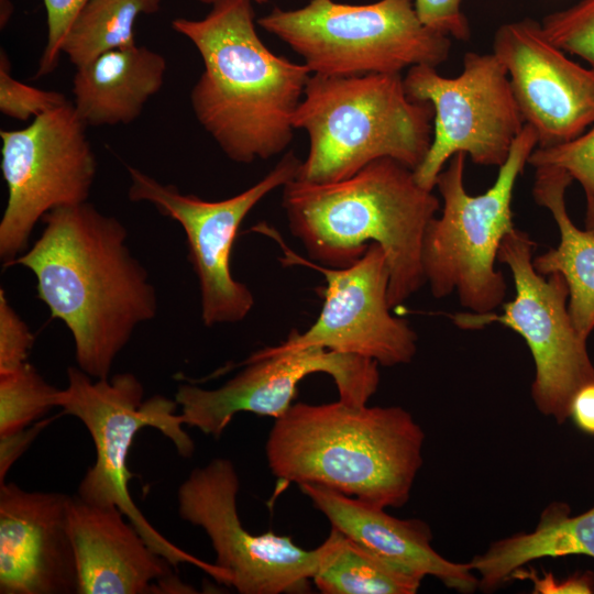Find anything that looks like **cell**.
I'll use <instances>...</instances> for the list:
<instances>
[{"label":"cell","instance_id":"obj_1","mask_svg":"<svg viewBox=\"0 0 594 594\" xmlns=\"http://www.w3.org/2000/svg\"><path fill=\"white\" fill-rule=\"evenodd\" d=\"M42 221L40 238L11 266L34 274L38 299L72 333L78 367L109 377L136 327L156 316L155 288L116 217L86 201L53 209Z\"/></svg>","mask_w":594,"mask_h":594},{"label":"cell","instance_id":"obj_2","mask_svg":"<svg viewBox=\"0 0 594 594\" xmlns=\"http://www.w3.org/2000/svg\"><path fill=\"white\" fill-rule=\"evenodd\" d=\"M252 0H218L199 20L172 28L190 41L204 70L190 91L197 121L233 162L250 164L284 152L311 76L305 64L273 53L255 29Z\"/></svg>","mask_w":594,"mask_h":594},{"label":"cell","instance_id":"obj_3","mask_svg":"<svg viewBox=\"0 0 594 594\" xmlns=\"http://www.w3.org/2000/svg\"><path fill=\"white\" fill-rule=\"evenodd\" d=\"M282 205L290 232L320 265L345 267L378 244L387 258L392 308L426 284L424 239L440 202L402 163L380 158L336 183L295 178L283 187Z\"/></svg>","mask_w":594,"mask_h":594},{"label":"cell","instance_id":"obj_4","mask_svg":"<svg viewBox=\"0 0 594 594\" xmlns=\"http://www.w3.org/2000/svg\"><path fill=\"white\" fill-rule=\"evenodd\" d=\"M425 433L399 406L296 403L270 431L268 468L383 508L405 505L422 465Z\"/></svg>","mask_w":594,"mask_h":594},{"label":"cell","instance_id":"obj_5","mask_svg":"<svg viewBox=\"0 0 594 594\" xmlns=\"http://www.w3.org/2000/svg\"><path fill=\"white\" fill-rule=\"evenodd\" d=\"M433 114L429 102L408 97L402 74H311L293 118L309 138L296 178L336 183L385 157L415 170L430 147Z\"/></svg>","mask_w":594,"mask_h":594},{"label":"cell","instance_id":"obj_6","mask_svg":"<svg viewBox=\"0 0 594 594\" xmlns=\"http://www.w3.org/2000/svg\"><path fill=\"white\" fill-rule=\"evenodd\" d=\"M67 380V387L57 394L56 407L84 424L96 449V461L82 477L77 496L90 504L117 506L148 547L174 566L193 564L227 584L229 575L223 569L186 552L158 532L129 492V480L134 474L128 468V457L141 429H157L182 457H191L195 444L183 429V416L176 414L177 402L162 395L143 400V385L131 373L92 378L79 367L70 366Z\"/></svg>","mask_w":594,"mask_h":594},{"label":"cell","instance_id":"obj_7","mask_svg":"<svg viewBox=\"0 0 594 594\" xmlns=\"http://www.w3.org/2000/svg\"><path fill=\"white\" fill-rule=\"evenodd\" d=\"M537 145L535 131L525 124L494 184L480 195L465 189V154H454L440 172L436 187L443 206L428 224L422 246L426 284L435 298L455 292L462 307L475 314L502 306L507 285L495 263L504 237L515 229L516 182Z\"/></svg>","mask_w":594,"mask_h":594},{"label":"cell","instance_id":"obj_8","mask_svg":"<svg viewBox=\"0 0 594 594\" xmlns=\"http://www.w3.org/2000/svg\"><path fill=\"white\" fill-rule=\"evenodd\" d=\"M257 24L301 56L312 74L322 76L438 67L451 51V37L425 25L414 0L366 4L309 0L294 10L275 7Z\"/></svg>","mask_w":594,"mask_h":594},{"label":"cell","instance_id":"obj_9","mask_svg":"<svg viewBox=\"0 0 594 594\" xmlns=\"http://www.w3.org/2000/svg\"><path fill=\"white\" fill-rule=\"evenodd\" d=\"M535 241L522 230L508 232L497 261L513 275L515 296L502 304V314L459 312L451 316L461 329L474 330L498 322L522 337L535 363L531 397L537 409L558 424L569 419L570 403L579 388L594 382L587 345L573 326L569 288L559 273L542 275L532 264Z\"/></svg>","mask_w":594,"mask_h":594},{"label":"cell","instance_id":"obj_10","mask_svg":"<svg viewBox=\"0 0 594 594\" xmlns=\"http://www.w3.org/2000/svg\"><path fill=\"white\" fill-rule=\"evenodd\" d=\"M408 97L433 108L432 141L414 170L417 183L433 190L436 179L457 153L483 166H501L525 121L508 73L492 52H469L457 77H444L431 65H416L403 76Z\"/></svg>","mask_w":594,"mask_h":594},{"label":"cell","instance_id":"obj_11","mask_svg":"<svg viewBox=\"0 0 594 594\" xmlns=\"http://www.w3.org/2000/svg\"><path fill=\"white\" fill-rule=\"evenodd\" d=\"M73 103L1 130L8 200L0 221V258L8 267L29 249L36 223L53 209L88 201L97 161Z\"/></svg>","mask_w":594,"mask_h":594},{"label":"cell","instance_id":"obj_12","mask_svg":"<svg viewBox=\"0 0 594 594\" xmlns=\"http://www.w3.org/2000/svg\"><path fill=\"white\" fill-rule=\"evenodd\" d=\"M301 161L286 153L261 180L240 194L222 200H205L182 194L173 185L128 166L131 201L152 204L163 216L177 221L185 231L188 260L196 273L205 326L242 321L254 306L250 288L237 280L230 255L240 224L270 193L284 187L298 175Z\"/></svg>","mask_w":594,"mask_h":594},{"label":"cell","instance_id":"obj_13","mask_svg":"<svg viewBox=\"0 0 594 594\" xmlns=\"http://www.w3.org/2000/svg\"><path fill=\"white\" fill-rule=\"evenodd\" d=\"M238 472L226 458L194 469L179 485L178 514L211 541L216 564L240 594H304L311 590L319 550H305L288 536L253 535L241 522Z\"/></svg>","mask_w":594,"mask_h":594},{"label":"cell","instance_id":"obj_14","mask_svg":"<svg viewBox=\"0 0 594 594\" xmlns=\"http://www.w3.org/2000/svg\"><path fill=\"white\" fill-rule=\"evenodd\" d=\"M244 365L216 389L179 385L175 400L185 425L219 438L239 413L279 418L293 405L299 383L314 373L330 375L339 399L354 406L366 405L380 384L375 361L321 346L285 351L270 346L254 352Z\"/></svg>","mask_w":594,"mask_h":594},{"label":"cell","instance_id":"obj_15","mask_svg":"<svg viewBox=\"0 0 594 594\" xmlns=\"http://www.w3.org/2000/svg\"><path fill=\"white\" fill-rule=\"evenodd\" d=\"M282 244L285 265H301L324 276L323 304L317 320L302 333L293 331L273 346L285 351L321 346L371 359L383 366L407 364L417 352V334L394 316L388 302L389 270L383 249L372 243L345 267H329L294 253L272 228H255Z\"/></svg>","mask_w":594,"mask_h":594},{"label":"cell","instance_id":"obj_16","mask_svg":"<svg viewBox=\"0 0 594 594\" xmlns=\"http://www.w3.org/2000/svg\"><path fill=\"white\" fill-rule=\"evenodd\" d=\"M493 53L505 66L525 124L539 147L575 139L594 124V68L552 44L530 18L502 24Z\"/></svg>","mask_w":594,"mask_h":594},{"label":"cell","instance_id":"obj_17","mask_svg":"<svg viewBox=\"0 0 594 594\" xmlns=\"http://www.w3.org/2000/svg\"><path fill=\"white\" fill-rule=\"evenodd\" d=\"M72 496L0 484V593H77Z\"/></svg>","mask_w":594,"mask_h":594},{"label":"cell","instance_id":"obj_18","mask_svg":"<svg viewBox=\"0 0 594 594\" xmlns=\"http://www.w3.org/2000/svg\"><path fill=\"white\" fill-rule=\"evenodd\" d=\"M124 514L72 496L68 527L77 564V594L189 593Z\"/></svg>","mask_w":594,"mask_h":594},{"label":"cell","instance_id":"obj_19","mask_svg":"<svg viewBox=\"0 0 594 594\" xmlns=\"http://www.w3.org/2000/svg\"><path fill=\"white\" fill-rule=\"evenodd\" d=\"M298 486L331 527L376 554L422 576H433L459 592L470 593L479 587V578L469 562L449 561L432 548L431 530L422 520L393 517L383 507L321 485Z\"/></svg>","mask_w":594,"mask_h":594},{"label":"cell","instance_id":"obj_20","mask_svg":"<svg viewBox=\"0 0 594 594\" xmlns=\"http://www.w3.org/2000/svg\"><path fill=\"white\" fill-rule=\"evenodd\" d=\"M167 64L145 46L111 50L76 68L73 106L86 125L128 124L164 85Z\"/></svg>","mask_w":594,"mask_h":594},{"label":"cell","instance_id":"obj_21","mask_svg":"<svg viewBox=\"0 0 594 594\" xmlns=\"http://www.w3.org/2000/svg\"><path fill=\"white\" fill-rule=\"evenodd\" d=\"M534 168V199L550 211L560 240L557 246L534 257L532 264L542 275L563 276L569 288L571 320L579 334L587 340L594 330V233L576 227L569 216L565 193L572 177L558 166Z\"/></svg>","mask_w":594,"mask_h":594},{"label":"cell","instance_id":"obj_22","mask_svg":"<svg viewBox=\"0 0 594 594\" xmlns=\"http://www.w3.org/2000/svg\"><path fill=\"white\" fill-rule=\"evenodd\" d=\"M573 554L594 558V506L573 516L568 504L556 502L542 512L532 531L499 539L469 563L479 587L492 591L526 563Z\"/></svg>","mask_w":594,"mask_h":594},{"label":"cell","instance_id":"obj_23","mask_svg":"<svg viewBox=\"0 0 594 594\" xmlns=\"http://www.w3.org/2000/svg\"><path fill=\"white\" fill-rule=\"evenodd\" d=\"M318 550L312 583L323 594H414L425 578L333 527Z\"/></svg>","mask_w":594,"mask_h":594},{"label":"cell","instance_id":"obj_24","mask_svg":"<svg viewBox=\"0 0 594 594\" xmlns=\"http://www.w3.org/2000/svg\"><path fill=\"white\" fill-rule=\"evenodd\" d=\"M160 4L161 0H88L74 18L62 53L78 68L108 51L134 46L139 16L155 13Z\"/></svg>","mask_w":594,"mask_h":594},{"label":"cell","instance_id":"obj_25","mask_svg":"<svg viewBox=\"0 0 594 594\" xmlns=\"http://www.w3.org/2000/svg\"><path fill=\"white\" fill-rule=\"evenodd\" d=\"M58 392L29 362L0 373V437L37 422L56 407Z\"/></svg>","mask_w":594,"mask_h":594},{"label":"cell","instance_id":"obj_26","mask_svg":"<svg viewBox=\"0 0 594 594\" xmlns=\"http://www.w3.org/2000/svg\"><path fill=\"white\" fill-rule=\"evenodd\" d=\"M528 164L532 167H561L582 186L585 196L584 229L594 233V127L565 143L537 146Z\"/></svg>","mask_w":594,"mask_h":594},{"label":"cell","instance_id":"obj_27","mask_svg":"<svg viewBox=\"0 0 594 594\" xmlns=\"http://www.w3.org/2000/svg\"><path fill=\"white\" fill-rule=\"evenodd\" d=\"M547 38L565 53L576 55L594 68V0H580L543 16Z\"/></svg>","mask_w":594,"mask_h":594},{"label":"cell","instance_id":"obj_28","mask_svg":"<svg viewBox=\"0 0 594 594\" xmlns=\"http://www.w3.org/2000/svg\"><path fill=\"white\" fill-rule=\"evenodd\" d=\"M11 64L4 50L0 53V111L15 120L26 121L67 103L58 91L43 90L11 76Z\"/></svg>","mask_w":594,"mask_h":594},{"label":"cell","instance_id":"obj_29","mask_svg":"<svg viewBox=\"0 0 594 594\" xmlns=\"http://www.w3.org/2000/svg\"><path fill=\"white\" fill-rule=\"evenodd\" d=\"M34 338L29 326L0 289V373L12 371L28 362Z\"/></svg>","mask_w":594,"mask_h":594},{"label":"cell","instance_id":"obj_30","mask_svg":"<svg viewBox=\"0 0 594 594\" xmlns=\"http://www.w3.org/2000/svg\"><path fill=\"white\" fill-rule=\"evenodd\" d=\"M88 0H43L46 10L47 40L37 76L52 73L58 65L64 37L80 8Z\"/></svg>","mask_w":594,"mask_h":594},{"label":"cell","instance_id":"obj_31","mask_svg":"<svg viewBox=\"0 0 594 594\" xmlns=\"http://www.w3.org/2000/svg\"><path fill=\"white\" fill-rule=\"evenodd\" d=\"M421 22L451 38L468 41L471 35L469 20L462 11V0H414Z\"/></svg>","mask_w":594,"mask_h":594},{"label":"cell","instance_id":"obj_32","mask_svg":"<svg viewBox=\"0 0 594 594\" xmlns=\"http://www.w3.org/2000/svg\"><path fill=\"white\" fill-rule=\"evenodd\" d=\"M522 578H529L534 584V592L541 594H591L594 592V578L592 573H575L568 579L558 580L552 573L543 574L542 578L535 573H525Z\"/></svg>","mask_w":594,"mask_h":594},{"label":"cell","instance_id":"obj_33","mask_svg":"<svg viewBox=\"0 0 594 594\" xmlns=\"http://www.w3.org/2000/svg\"><path fill=\"white\" fill-rule=\"evenodd\" d=\"M51 420H40L24 430L0 437V484L4 483L7 473L13 463L30 447L36 436Z\"/></svg>","mask_w":594,"mask_h":594},{"label":"cell","instance_id":"obj_34","mask_svg":"<svg viewBox=\"0 0 594 594\" xmlns=\"http://www.w3.org/2000/svg\"><path fill=\"white\" fill-rule=\"evenodd\" d=\"M569 418L581 431L594 436V382L576 391L570 403Z\"/></svg>","mask_w":594,"mask_h":594},{"label":"cell","instance_id":"obj_35","mask_svg":"<svg viewBox=\"0 0 594 594\" xmlns=\"http://www.w3.org/2000/svg\"><path fill=\"white\" fill-rule=\"evenodd\" d=\"M199 2H202V3H206V4H213L215 2H217L218 0H197ZM254 3H264L266 0H252Z\"/></svg>","mask_w":594,"mask_h":594}]
</instances>
